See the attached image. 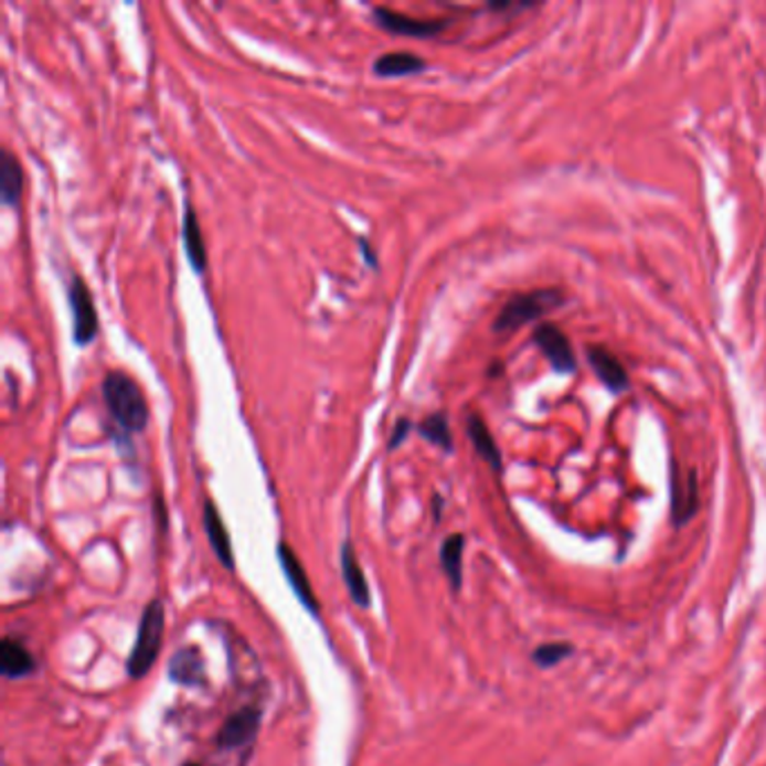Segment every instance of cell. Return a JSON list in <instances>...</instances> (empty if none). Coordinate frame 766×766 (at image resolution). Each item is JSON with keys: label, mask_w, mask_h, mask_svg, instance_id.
I'll use <instances>...</instances> for the list:
<instances>
[{"label": "cell", "mask_w": 766, "mask_h": 766, "mask_svg": "<svg viewBox=\"0 0 766 766\" xmlns=\"http://www.w3.org/2000/svg\"><path fill=\"white\" fill-rule=\"evenodd\" d=\"M104 403L124 436H134L149 425V403L138 382L124 371H108L102 382Z\"/></svg>", "instance_id": "cell-1"}, {"label": "cell", "mask_w": 766, "mask_h": 766, "mask_svg": "<svg viewBox=\"0 0 766 766\" xmlns=\"http://www.w3.org/2000/svg\"><path fill=\"white\" fill-rule=\"evenodd\" d=\"M162 636H164V603L156 598L145 607L140 616L136 646L131 650L129 663H126V672H129L131 679H145L151 672L162 650Z\"/></svg>", "instance_id": "cell-2"}, {"label": "cell", "mask_w": 766, "mask_h": 766, "mask_svg": "<svg viewBox=\"0 0 766 766\" xmlns=\"http://www.w3.org/2000/svg\"><path fill=\"white\" fill-rule=\"evenodd\" d=\"M562 304H564V292L557 288H540L533 292L515 295L499 310L492 329L497 333H513L526 325L538 322V319H542L549 310H555Z\"/></svg>", "instance_id": "cell-3"}, {"label": "cell", "mask_w": 766, "mask_h": 766, "mask_svg": "<svg viewBox=\"0 0 766 766\" xmlns=\"http://www.w3.org/2000/svg\"><path fill=\"white\" fill-rule=\"evenodd\" d=\"M68 301L73 312V340L77 347H88L99 333V315L95 308V297L79 275H75L71 281Z\"/></svg>", "instance_id": "cell-4"}, {"label": "cell", "mask_w": 766, "mask_h": 766, "mask_svg": "<svg viewBox=\"0 0 766 766\" xmlns=\"http://www.w3.org/2000/svg\"><path fill=\"white\" fill-rule=\"evenodd\" d=\"M373 21H375V25H380L390 34L412 36V39H432L450 25L448 19L421 21V19H412V17L401 14L396 10H390V8H373Z\"/></svg>", "instance_id": "cell-5"}, {"label": "cell", "mask_w": 766, "mask_h": 766, "mask_svg": "<svg viewBox=\"0 0 766 766\" xmlns=\"http://www.w3.org/2000/svg\"><path fill=\"white\" fill-rule=\"evenodd\" d=\"M262 726V709L259 706H243L241 711L232 713L225 724L221 726L216 735V748L219 751H232L238 746H245L254 742Z\"/></svg>", "instance_id": "cell-6"}, {"label": "cell", "mask_w": 766, "mask_h": 766, "mask_svg": "<svg viewBox=\"0 0 766 766\" xmlns=\"http://www.w3.org/2000/svg\"><path fill=\"white\" fill-rule=\"evenodd\" d=\"M670 501H672V522L674 526H685L699 508V488L694 472H681L672 461L670 468Z\"/></svg>", "instance_id": "cell-7"}, {"label": "cell", "mask_w": 766, "mask_h": 766, "mask_svg": "<svg viewBox=\"0 0 766 766\" xmlns=\"http://www.w3.org/2000/svg\"><path fill=\"white\" fill-rule=\"evenodd\" d=\"M533 342L544 353V358L549 360L553 371H557V373H573V371H576V366H578L576 353H573V347H571L568 338L555 325H540V327H535Z\"/></svg>", "instance_id": "cell-8"}, {"label": "cell", "mask_w": 766, "mask_h": 766, "mask_svg": "<svg viewBox=\"0 0 766 766\" xmlns=\"http://www.w3.org/2000/svg\"><path fill=\"white\" fill-rule=\"evenodd\" d=\"M277 557H279V564L284 568V576L288 578V585L292 589V594L299 598V603L312 614V616H319V605H317V598H315V592L310 587V581L306 576V571L299 562V557L295 555V551L290 549V544L286 542H279V549H277Z\"/></svg>", "instance_id": "cell-9"}, {"label": "cell", "mask_w": 766, "mask_h": 766, "mask_svg": "<svg viewBox=\"0 0 766 766\" xmlns=\"http://www.w3.org/2000/svg\"><path fill=\"white\" fill-rule=\"evenodd\" d=\"M587 360L596 373V377L611 394H623L629 387V375L623 362L605 347L589 344L587 347Z\"/></svg>", "instance_id": "cell-10"}, {"label": "cell", "mask_w": 766, "mask_h": 766, "mask_svg": "<svg viewBox=\"0 0 766 766\" xmlns=\"http://www.w3.org/2000/svg\"><path fill=\"white\" fill-rule=\"evenodd\" d=\"M169 679L187 685V688H203L208 685V668H205V659L203 652L194 646L178 650L171 661H169Z\"/></svg>", "instance_id": "cell-11"}, {"label": "cell", "mask_w": 766, "mask_h": 766, "mask_svg": "<svg viewBox=\"0 0 766 766\" xmlns=\"http://www.w3.org/2000/svg\"><path fill=\"white\" fill-rule=\"evenodd\" d=\"M182 245L189 266L194 268V273L203 275L208 268V245L203 236V227L199 221V214L191 210V205L184 208V219H182Z\"/></svg>", "instance_id": "cell-12"}, {"label": "cell", "mask_w": 766, "mask_h": 766, "mask_svg": "<svg viewBox=\"0 0 766 766\" xmlns=\"http://www.w3.org/2000/svg\"><path fill=\"white\" fill-rule=\"evenodd\" d=\"M340 566H342V578H344V585L349 589V596L353 598V603L362 609H369L371 607V592H369V583H366V576H364V571L355 557V551H353V544L347 540L342 544V551H340Z\"/></svg>", "instance_id": "cell-13"}, {"label": "cell", "mask_w": 766, "mask_h": 766, "mask_svg": "<svg viewBox=\"0 0 766 766\" xmlns=\"http://www.w3.org/2000/svg\"><path fill=\"white\" fill-rule=\"evenodd\" d=\"M203 524H205V533H208V540L216 553V557L221 560V564L225 568H234V549H232V540H230V533H227V526L219 513V508L214 501H205V508H203Z\"/></svg>", "instance_id": "cell-14"}, {"label": "cell", "mask_w": 766, "mask_h": 766, "mask_svg": "<svg viewBox=\"0 0 766 766\" xmlns=\"http://www.w3.org/2000/svg\"><path fill=\"white\" fill-rule=\"evenodd\" d=\"M427 68V61L414 52H387L373 61V75L382 79L409 77Z\"/></svg>", "instance_id": "cell-15"}, {"label": "cell", "mask_w": 766, "mask_h": 766, "mask_svg": "<svg viewBox=\"0 0 766 766\" xmlns=\"http://www.w3.org/2000/svg\"><path fill=\"white\" fill-rule=\"evenodd\" d=\"M0 670L8 679H21L36 670V661L21 641L8 636L0 646Z\"/></svg>", "instance_id": "cell-16"}, {"label": "cell", "mask_w": 766, "mask_h": 766, "mask_svg": "<svg viewBox=\"0 0 766 766\" xmlns=\"http://www.w3.org/2000/svg\"><path fill=\"white\" fill-rule=\"evenodd\" d=\"M464 549H466V538L461 533L445 538L440 544V553H438L440 566L453 592H461V585H464Z\"/></svg>", "instance_id": "cell-17"}, {"label": "cell", "mask_w": 766, "mask_h": 766, "mask_svg": "<svg viewBox=\"0 0 766 766\" xmlns=\"http://www.w3.org/2000/svg\"><path fill=\"white\" fill-rule=\"evenodd\" d=\"M23 194V169L19 158L12 151H3L0 156V199L3 205L17 208Z\"/></svg>", "instance_id": "cell-18"}, {"label": "cell", "mask_w": 766, "mask_h": 766, "mask_svg": "<svg viewBox=\"0 0 766 766\" xmlns=\"http://www.w3.org/2000/svg\"><path fill=\"white\" fill-rule=\"evenodd\" d=\"M466 427H468V436L475 445V450L477 455L494 470V472H501L503 470V461H501V453L497 448V443L488 429V425L481 421V416L477 414H470L468 421H466Z\"/></svg>", "instance_id": "cell-19"}, {"label": "cell", "mask_w": 766, "mask_h": 766, "mask_svg": "<svg viewBox=\"0 0 766 766\" xmlns=\"http://www.w3.org/2000/svg\"><path fill=\"white\" fill-rule=\"evenodd\" d=\"M418 434L436 445V448H440L443 453H453L455 450V438H453V429H450V423H448V416H445L443 412H436V414H429L427 418H423L418 423Z\"/></svg>", "instance_id": "cell-20"}, {"label": "cell", "mask_w": 766, "mask_h": 766, "mask_svg": "<svg viewBox=\"0 0 766 766\" xmlns=\"http://www.w3.org/2000/svg\"><path fill=\"white\" fill-rule=\"evenodd\" d=\"M573 655V646L568 643H544L540 646L531 657H533V663L538 668H555L560 666L562 661H566L568 657Z\"/></svg>", "instance_id": "cell-21"}, {"label": "cell", "mask_w": 766, "mask_h": 766, "mask_svg": "<svg viewBox=\"0 0 766 766\" xmlns=\"http://www.w3.org/2000/svg\"><path fill=\"white\" fill-rule=\"evenodd\" d=\"M412 429H414V423H412L409 418H398L396 425H394V432H392V436H390V445H387V448H390V450H398L401 445L407 440V436L412 434Z\"/></svg>", "instance_id": "cell-22"}, {"label": "cell", "mask_w": 766, "mask_h": 766, "mask_svg": "<svg viewBox=\"0 0 766 766\" xmlns=\"http://www.w3.org/2000/svg\"><path fill=\"white\" fill-rule=\"evenodd\" d=\"M358 245H360V249H362V257H364L366 266H371V268H377V257H375V254H373V247H371L369 238L360 236V238H358Z\"/></svg>", "instance_id": "cell-23"}, {"label": "cell", "mask_w": 766, "mask_h": 766, "mask_svg": "<svg viewBox=\"0 0 766 766\" xmlns=\"http://www.w3.org/2000/svg\"><path fill=\"white\" fill-rule=\"evenodd\" d=\"M440 506H443V499L436 494V497H434V520H436V522L440 520Z\"/></svg>", "instance_id": "cell-24"}, {"label": "cell", "mask_w": 766, "mask_h": 766, "mask_svg": "<svg viewBox=\"0 0 766 766\" xmlns=\"http://www.w3.org/2000/svg\"><path fill=\"white\" fill-rule=\"evenodd\" d=\"M182 766H201V764H196V762H187V764H182Z\"/></svg>", "instance_id": "cell-25"}]
</instances>
